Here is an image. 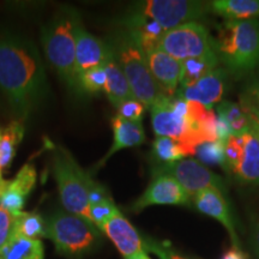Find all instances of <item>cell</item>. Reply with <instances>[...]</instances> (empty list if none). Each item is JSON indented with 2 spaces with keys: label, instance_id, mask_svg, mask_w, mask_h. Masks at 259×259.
<instances>
[{
  "label": "cell",
  "instance_id": "6da1fadb",
  "mask_svg": "<svg viewBox=\"0 0 259 259\" xmlns=\"http://www.w3.org/2000/svg\"><path fill=\"white\" fill-rule=\"evenodd\" d=\"M0 90L18 115L27 116L48 94V83L37 48L16 36L0 37Z\"/></svg>",
  "mask_w": 259,
  "mask_h": 259
},
{
  "label": "cell",
  "instance_id": "7a4b0ae2",
  "mask_svg": "<svg viewBox=\"0 0 259 259\" xmlns=\"http://www.w3.org/2000/svg\"><path fill=\"white\" fill-rule=\"evenodd\" d=\"M216 54L227 70L244 76L259 69V21H227L220 28Z\"/></svg>",
  "mask_w": 259,
  "mask_h": 259
},
{
  "label": "cell",
  "instance_id": "3957f363",
  "mask_svg": "<svg viewBox=\"0 0 259 259\" xmlns=\"http://www.w3.org/2000/svg\"><path fill=\"white\" fill-rule=\"evenodd\" d=\"M80 24L78 15L66 9L45 25L41 35L48 63L71 89H77L76 36Z\"/></svg>",
  "mask_w": 259,
  "mask_h": 259
},
{
  "label": "cell",
  "instance_id": "277c9868",
  "mask_svg": "<svg viewBox=\"0 0 259 259\" xmlns=\"http://www.w3.org/2000/svg\"><path fill=\"white\" fill-rule=\"evenodd\" d=\"M108 45L127 79L135 99L150 108L162 96V93L149 69L143 48L126 29L116 34L112 44Z\"/></svg>",
  "mask_w": 259,
  "mask_h": 259
},
{
  "label": "cell",
  "instance_id": "5b68a950",
  "mask_svg": "<svg viewBox=\"0 0 259 259\" xmlns=\"http://www.w3.org/2000/svg\"><path fill=\"white\" fill-rule=\"evenodd\" d=\"M52 169L58 184L61 204L66 211L90 221L89 190L95 180L64 148L54 149Z\"/></svg>",
  "mask_w": 259,
  "mask_h": 259
},
{
  "label": "cell",
  "instance_id": "8992f818",
  "mask_svg": "<svg viewBox=\"0 0 259 259\" xmlns=\"http://www.w3.org/2000/svg\"><path fill=\"white\" fill-rule=\"evenodd\" d=\"M46 238L53 241L60 255L77 259L99 245L100 233L89 220L59 211L46 221Z\"/></svg>",
  "mask_w": 259,
  "mask_h": 259
},
{
  "label": "cell",
  "instance_id": "52a82bcc",
  "mask_svg": "<svg viewBox=\"0 0 259 259\" xmlns=\"http://www.w3.org/2000/svg\"><path fill=\"white\" fill-rule=\"evenodd\" d=\"M151 125L157 137L176 139L183 145L189 156H193L190 149V127L187 119V101L181 97L162 95L150 107Z\"/></svg>",
  "mask_w": 259,
  "mask_h": 259
},
{
  "label": "cell",
  "instance_id": "ba28073f",
  "mask_svg": "<svg viewBox=\"0 0 259 259\" xmlns=\"http://www.w3.org/2000/svg\"><path fill=\"white\" fill-rule=\"evenodd\" d=\"M208 29L198 22H191L164 32L158 41V50L166 52L177 60L197 58L213 50Z\"/></svg>",
  "mask_w": 259,
  "mask_h": 259
},
{
  "label": "cell",
  "instance_id": "9c48e42d",
  "mask_svg": "<svg viewBox=\"0 0 259 259\" xmlns=\"http://www.w3.org/2000/svg\"><path fill=\"white\" fill-rule=\"evenodd\" d=\"M138 11L154 19L168 31L204 17L211 11V3L194 0H149L142 3Z\"/></svg>",
  "mask_w": 259,
  "mask_h": 259
},
{
  "label": "cell",
  "instance_id": "30bf717a",
  "mask_svg": "<svg viewBox=\"0 0 259 259\" xmlns=\"http://www.w3.org/2000/svg\"><path fill=\"white\" fill-rule=\"evenodd\" d=\"M154 171L173 177L191 198L210 187H216L221 191L225 189L221 177L208 169L196 158H184L174 163L160 166Z\"/></svg>",
  "mask_w": 259,
  "mask_h": 259
},
{
  "label": "cell",
  "instance_id": "8fae6325",
  "mask_svg": "<svg viewBox=\"0 0 259 259\" xmlns=\"http://www.w3.org/2000/svg\"><path fill=\"white\" fill-rule=\"evenodd\" d=\"M191 197L173 177L155 171L147 190L132 205L139 212L151 205H189Z\"/></svg>",
  "mask_w": 259,
  "mask_h": 259
},
{
  "label": "cell",
  "instance_id": "7c38bea8",
  "mask_svg": "<svg viewBox=\"0 0 259 259\" xmlns=\"http://www.w3.org/2000/svg\"><path fill=\"white\" fill-rule=\"evenodd\" d=\"M149 69L162 95L174 97L180 84L181 61L157 47L145 51Z\"/></svg>",
  "mask_w": 259,
  "mask_h": 259
},
{
  "label": "cell",
  "instance_id": "4fadbf2b",
  "mask_svg": "<svg viewBox=\"0 0 259 259\" xmlns=\"http://www.w3.org/2000/svg\"><path fill=\"white\" fill-rule=\"evenodd\" d=\"M226 71L218 67L192 85L180 88L177 92V96L187 102H198L206 108L212 109V106L222 100L226 88Z\"/></svg>",
  "mask_w": 259,
  "mask_h": 259
},
{
  "label": "cell",
  "instance_id": "5bb4252c",
  "mask_svg": "<svg viewBox=\"0 0 259 259\" xmlns=\"http://www.w3.org/2000/svg\"><path fill=\"white\" fill-rule=\"evenodd\" d=\"M101 231L115 245L124 259L145 252L144 240L120 210L103 225Z\"/></svg>",
  "mask_w": 259,
  "mask_h": 259
},
{
  "label": "cell",
  "instance_id": "9a60e30c",
  "mask_svg": "<svg viewBox=\"0 0 259 259\" xmlns=\"http://www.w3.org/2000/svg\"><path fill=\"white\" fill-rule=\"evenodd\" d=\"M192 202L194 208L204 215L210 216L215 219L227 229V232L231 235L233 246L240 247L238 240V235L235 232V226L233 222L231 211H229V205L227 203L222 191L216 189V187H210L197 193L192 197Z\"/></svg>",
  "mask_w": 259,
  "mask_h": 259
},
{
  "label": "cell",
  "instance_id": "2e32d148",
  "mask_svg": "<svg viewBox=\"0 0 259 259\" xmlns=\"http://www.w3.org/2000/svg\"><path fill=\"white\" fill-rule=\"evenodd\" d=\"M111 53L108 44L94 36L80 24L76 36V73L77 78L84 71L103 65Z\"/></svg>",
  "mask_w": 259,
  "mask_h": 259
},
{
  "label": "cell",
  "instance_id": "e0dca14e",
  "mask_svg": "<svg viewBox=\"0 0 259 259\" xmlns=\"http://www.w3.org/2000/svg\"><path fill=\"white\" fill-rule=\"evenodd\" d=\"M36 179L37 174L35 167L30 163L24 164L15 179L9 181V185L0 200V205L14 215L23 211L25 199L35 187Z\"/></svg>",
  "mask_w": 259,
  "mask_h": 259
},
{
  "label": "cell",
  "instance_id": "ac0fdd59",
  "mask_svg": "<svg viewBox=\"0 0 259 259\" xmlns=\"http://www.w3.org/2000/svg\"><path fill=\"white\" fill-rule=\"evenodd\" d=\"M113 144L101 160V164L122 149L139 147L145 142V132L142 121H130L116 115L112 119Z\"/></svg>",
  "mask_w": 259,
  "mask_h": 259
},
{
  "label": "cell",
  "instance_id": "d6986e66",
  "mask_svg": "<svg viewBox=\"0 0 259 259\" xmlns=\"http://www.w3.org/2000/svg\"><path fill=\"white\" fill-rule=\"evenodd\" d=\"M103 66H105L107 74L106 85L103 92H105L112 105L116 108V107L126 101V100L135 99L134 94L131 92V88L128 85L127 79H126L121 67L119 66L118 61L114 58L112 48L111 53L108 54L105 63H103Z\"/></svg>",
  "mask_w": 259,
  "mask_h": 259
},
{
  "label": "cell",
  "instance_id": "ffe728a7",
  "mask_svg": "<svg viewBox=\"0 0 259 259\" xmlns=\"http://www.w3.org/2000/svg\"><path fill=\"white\" fill-rule=\"evenodd\" d=\"M125 29L131 32L144 52L156 47L158 41L166 32L154 19L147 17L139 11L130 16L126 21Z\"/></svg>",
  "mask_w": 259,
  "mask_h": 259
},
{
  "label": "cell",
  "instance_id": "44dd1931",
  "mask_svg": "<svg viewBox=\"0 0 259 259\" xmlns=\"http://www.w3.org/2000/svg\"><path fill=\"white\" fill-rule=\"evenodd\" d=\"M244 136V149L232 173L242 183L259 185V141L251 132Z\"/></svg>",
  "mask_w": 259,
  "mask_h": 259
},
{
  "label": "cell",
  "instance_id": "7402d4cb",
  "mask_svg": "<svg viewBox=\"0 0 259 259\" xmlns=\"http://www.w3.org/2000/svg\"><path fill=\"white\" fill-rule=\"evenodd\" d=\"M118 211L119 209L107 190L94 181L89 190V213L93 225L101 231L103 225Z\"/></svg>",
  "mask_w": 259,
  "mask_h": 259
},
{
  "label": "cell",
  "instance_id": "603a6c76",
  "mask_svg": "<svg viewBox=\"0 0 259 259\" xmlns=\"http://www.w3.org/2000/svg\"><path fill=\"white\" fill-rule=\"evenodd\" d=\"M220 59L215 50L206 52L203 56L181 61V76H180V88L192 85L199 80L202 77L206 76L219 67Z\"/></svg>",
  "mask_w": 259,
  "mask_h": 259
},
{
  "label": "cell",
  "instance_id": "cb8c5ba5",
  "mask_svg": "<svg viewBox=\"0 0 259 259\" xmlns=\"http://www.w3.org/2000/svg\"><path fill=\"white\" fill-rule=\"evenodd\" d=\"M211 11L228 21H245L259 16V0H216Z\"/></svg>",
  "mask_w": 259,
  "mask_h": 259
},
{
  "label": "cell",
  "instance_id": "d4e9b609",
  "mask_svg": "<svg viewBox=\"0 0 259 259\" xmlns=\"http://www.w3.org/2000/svg\"><path fill=\"white\" fill-rule=\"evenodd\" d=\"M24 125L21 120H15L0 131V169L4 171L11 166L16 155V149L24 137Z\"/></svg>",
  "mask_w": 259,
  "mask_h": 259
},
{
  "label": "cell",
  "instance_id": "484cf974",
  "mask_svg": "<svg viewBox=\"0 0 259 259\" xmlns=\"http://www.w3.org/2000/svg\"><path fill=\"white\" fill-rule=\"evenodd\" d=\"M0 259H45L44 244L41 240L11 236L0 250Z\"/></svg>",
  "mask_w": 259,
  "mask_h": 259
},
{
  "label": "cell",
  "instance_id": "4316f807",
  "mask_svg": "<svg viewBox=\"0 0 259 259\" xmlns=\"http://www.w3.org/2000/svg\"><path fill=\"white\" fill-rule=\"evenodd\" d=\"M46 221L40 213L22 211L15 218L12 236L41 240V238H46Z\"/></svg>",
  "mask_w": 259,
  "mask_h": 259
},
{
  "label": "cell",
  "instance_id": "83f0119b",
  "mask_svg": "<svg viewBox=\"0 0 259 259\" xmlns=\"http://www.w3.org/2000/svg\"><path fill=\"white\" fill-rule=\"evenodd\" d=\"M218 115L228 122L233 136H242L251 132L250 120L240 103L221 101L218 105Z\"/></svg>",
  "mask_w": 259,
  "mask_h": 259
},
{
  "label": "cell",
  "instance_id": "f1b7e54d",
  "mask_svg": "<svg viewBox=\"0 0 259 259\" xmlns=\"http://www.w3.org/2000/svg\"><path fill=\"white\" fill-rule=\"evenodd\" d=\"M153 155L155 160L161 162L162 166L189 157L187 151L179 142L168 137H156L153 143Z\"/></svg>",
  "mask_w": 259,
  "mask_h": 259
},
{
  "label": "cell",
  "instance_id": "f546056e",
  "mask_svg": "<svg viewBox=\"0 0 259 259\" xmlns=\"http://www.w3.org/2000/svg\"><path fill=\"white\" fill-rule=\"evenodd\" d=\"M106 80V69L103 65H100V66L93 67V69L84 71L83 73L79 74L77 78V89L94 95V94L103 92Z\"/></svg>",
  "mask_w": 259,
  "mask_h": 259
},
{
  "label": "cell",
  "instance_id": "4dcf8cb0",
  "mask_svg": "<svg viewBox=\"0 0 259 259\" xmlns=\"http://www.w3.org/2000/svg\"><path fill=\"white\" fill-rule=\"evenodd\" d=\"M225 144L221 141L206 142L197 147L194 155L199 158L200 163L219 164L225 168Z\"/></svg>",
  "mask_w": 259,
  "mask_h": 259
},
{
  "label": "cell",
  "instance_id": "1f68e13d",
  "mask_svg": "<svg viewBox=\"0 0 259 259\" xmlns=\"http://www.w3.org/2000/svg\"><path fill=\"white\" fill-rule=\"evenodd\" d=\"M244 149V136H231L225 144V169L233 170L240 161Z\"/></svg>",
  "mask_w": 259,
  "mask_h": 259
},
{
  "label": "cell",
  "instance_id": "d6a6232c",
  "mask_svg": "<svg viewBox=\"0 0 259 259\" xmlns=\"http://www.w3.org/2000/svg\"><path fill=\"white\" fill-rule=\"evenodd\" d=\"M116 109H118V115L126 119V120L142 121L147 107L142 102H139L138 100L131 99L120 103L116 107Z\"/></svg>",
  "mask_w": 259,
  "mask_h": 259
},
{
  "label": "cell",
  "instance_id": "836d02e7",
  "mask_svg": "<svg viewBox=\"0 0 259 259\" xmlns=\"http://www.w3.org/2000/svg\"><path fill=\"white\" fill-rule=\"evenodd\" d=\"M144 246L145 250L153 252L158 259H191L178 253L169 244L164 241H156L149 239V240L144 241Z\"/></svg>",
  "mask_w": 259,
  "mask_h": 259
},
{
  "label": "cell",
  "instance_id": "e575fe53",
  "mask_svg": "<svg viewBox=\"0 0 259 259\" xmlns=\"http://www.w3.org/2000/svg\"><path fill=\"white\" fill-rule=\"evenodd\" d=\"M240 106L250 120L251 134L259 141V102L242 95L240 97Z\"/></svg>",
  "mask_w": 259,
  "mask_h": 259
},
{
  "label": "cell",
  "instance_id": "d590c367",
  "mask_svg": "<svg viewBox=\"0 0 259 259\" xmlns=\"http://www.w3.org/2000/svg\"><path fill=\"white\" fill-rule=\"evenodd\" d=\"M15 218L12 212L3 208L0 205V250L8 244L12 236V229H14Z\"/></svg>",
  "mask_w": 259,
  "mask_h": 259
},
{
  "label": "cell",
  "instance_id": "8d00e7d4",
  "mask_svg": "<svg viewBox=\"0 0 259 259\" xmlns=\"http://www.w3.org/2000/svg\"><path fill=\"white\" fill-rule=\"evenodd\" d=\"M251 242L254 253L259 259V216H254V218L252 219Z\"/></svg>",
  "mask_w": 259,
  "mask_h": 259
},
{
  "label": "cell",
  "instance_id": "74e56055",
  "mask_svg": "<svg viewBox=\"0 0 259 259\" xmlns=\"http://www.w3.org/2000/svg\"><path fill=\"white\" fill-rule=\"evenodd\" d=\"M220 259H248V255L241 250L240 247L232 246L221 255Z\"/></svg>",
  "mask_w": 259,
  "mask_h": 259
},
{
  "label": "cell",
  "instance_id": "f35d334b",
  "mask_svg": "<svg viewBox=\"0 0 259 259\" xmlns=\"http://www.w3.org/2000/svg\"><path fill=\"white\" fill-rule=\"evenodd\" d=\"M242 95L250 97V99L259 102V78L253 80V82L247 87V89H246V92L242 94Z\"/></svg>",
  "mask_w": 259,
  "mask_h": 259
},
{
  "label": "cell",
  "instance_id": "ab89813d",
  "mask_svg": "<svg viewBox=\"0 0 259 259\" xmlns=\"http://www.w3.org/2000/svg\"><path fill=\"white\" fill-rule=\"evenodd\" d=\"M9 181L10 180H5V179L0 180V200H2L3 194H4L6 187H8V185H9Z\"/></svg>",
  "mask_w": 259,
  "mask_h": 259
},
{
  "label": "cell",
  "instance_id": "60d3db41",
  "mask_svg": "<svg viewBox=\"0 0 259 259\" xmlns=\"http://www.w3.org/2000/svg\"><path fill=\"white\" fill-rule=\"evenodd\" d=\"M126 259H151L150 257H149L147 252H142V253H138V254H135L132 255V257H128Z\"/></svg>",
  "mask_w": 259,
  "mask_h": 259
},
{
  "label": "cell",
  "instance_id": "b9f144b4",
  "mask_svg": "<svg viewBox=\"0 0 259 259\" xmlns=\"http://www.w3.org/2000/svg\"><path fill=\"white\" fill-rule=\"evenodd\" d=\"M0 131H2V128H0ZM3 179V171H2V169H0V180Z\"/></svg>",
  "mask_w": 259,
  "mask_h": 259
}]
</instances>
